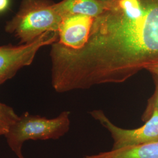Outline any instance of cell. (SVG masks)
I'll return each mask as SVG.
<instances>
[{"mask_svg": "<svg viewBox=\"0 0 158 158\" xmlns=\"http://www.w3.org/2000/svg\"><path fill=\"white\" fill-rule=\"evenodd\" d=\"M51 83L57 93L123 83L158 62V0H113L94 19L87 42L52 45Z\"/></svg>", "mask_w": 158, "mask_h": 158, "instance_id": "6da1fadb", "label": "cell"}, {"mask_svg": "<svg viewBox=\"0 0 158 158\" xmlns=\"http://www.w3.org/2000/svg\"><path fill=\"white\" fill-rule=\"evenodd\" d=\"M49 0H22L19 10L6 23V31L20 44H31L48 32H58L62 17Z\"/></svg>", "mask_w": 158, "mask_h": 158, "instance_id": "7a4b0ae2", "label": "cell"}, {"mask_svg": "<svg viewBox=\"0 0 158 158\" xmlns=\"http://www.w3.org/2000/svg\"><path fill=\"white\" fill-rule=\"evenodd\" d=\"M70 113H60L54 118L34 115L28 112L19 116L5 135L12 151L19 158H24L22 153L23 143L30 139H57L70 129Z\"/></svg>", "mask_w": 158, "mask_h": 158, "instance_id": "3957f363", "label": "cell"}, {"mask_svg": "<svg viewBox=\"0 0 158 158\" xmlns=\"http://www.w3.org/2000/svg\"><path fill=\"white\" fill-rule=\"evenodd\" d=\"M59 40L58 32H48L31 44L0 46V85L12 78L18 70L29 66L38 51Z\"/></svg>", "mask_w": 158, "mask_h": 158, "instance_id": "277c9868", "label": "cell"}, {"mask_svg": "<svg viewBox=\"0 0 158 158\" xmlns=\"http://www.w3.org/2000/svg\"><path fill=\"white\" fill-rule=\"evenodd\" d=\"M90 114L110 133L113 140V150L158 141L157 111L153 112L151 118L142 126L135 129H124L115 125L100 110H94Z\"/></svg>", "mask_w": 158, "mask_h": 158, "instance_id": "5b68a950", "label": "cell"}, {"mask_svg": "<svg viewBox=\"0 0 158 158\" xmlns=\"http://www.w3.org/2000/svg\"><path fill=\"white\" fill-rule=\"evenodd\" d=\"M94 19L84 15L63 17L58 30V42L74 49L83 48L89 40Z\"/></svg>", "mask_w": 158, "mask_h": 158, "instance_id": "8992f818", "label": "cell"}, {"mask_svg": "<svg viewBox=\"0 0 158 158\" xmlns=\"http://www.w3.org/2000/svg\"><path fill=\"white\" fill-rule=\"evenodd\" d=\"M61 17L84 15L95 18L105 11L107 4L100 0H63L55 4Z\"/></svg>", "mask_w": 158, "mask_h": 158, "instance_id": "52a82bcc", "label": "cell"}, {"mask_svg": "<svg viewBox=\"0 0 158 158\" xmlns=\"http://www.w3.org/2000/svg\"><path fill=\"white\" fill-rule=\"evenodd\" d=\"M85 158H158V141L111 149Z\"/></svg>", "mask_w": 158, "mask_h": 158, "instance_id": "ba28073f", "label": "cell"}, {"mask_svg": "<svg viewBox=\"0 0 158 158\" xmlns=\"http://www.w3.org/2000/svg\"><path fill=\"white\" fill-rule=\"evenodd\" d=\"M18 117L12 108L0 102V136L6 135Z\"/></svg>", "mask_w": 158, "mask_h": 158, "instance_id": "9c48e42d", "label": "cell"}, {"mask_svg": "<svg viewBox=\"0 0 158 158\" xmlns=\"http://www.w3.org/2000/svg\"><path fill=\"white\" fill-rule=\"evenodd\" d=\"M152 76L155 83V91L152 96L148 100L147 107L142 116V119L144 122L151 118L154 111H158V76Z\"/></svg>", "mask_w": 158, "mask_h": 158, "instance_id": "30bf717a", "label": "cell"}, {"mask_svg": "<svg viewBox=\"0 0 158 158\" xmlns=\"http://www.w3.org/2000/svg\"><path fill=\"white\" fill-rule=\"evenodd\" d=\"M145 70L150 72L152 75L158 76V62L155 63L148 66Z\"/></svg>", "mask_w": 158, "mask_h": 158, "instance_id": "8fae6325", "label": "cell"}, {"mask_svg": "<svg viewBox=\"0 0 158 158\" xmlns=\"http://www.w3.org/2000/svg\"><path fill=\"white\" fill-rule=\"evenodd\" d=\"M10 6V0H0V13L6 11Z\"/></svg>", "mask_w": 158, "mask_h": 158, "instance_id": "7c38bea8", "label": "cell"}, {"mask_svg": "<svg viewBox=\"0 0 158 158\" xmlns=\"http://www.w3.org/2000/svg\"><path fill=\"white\" fill-rule=\"evenodd\" d=\"M100 1H102V2H103L106 3V4H108V3H109L110 2H111L113 0H100Z\"/></svg>", "mask_w": 158, "mask_h": 158, "instance_id": "4fadbf2b", "label": "cell"}]
</instances>
